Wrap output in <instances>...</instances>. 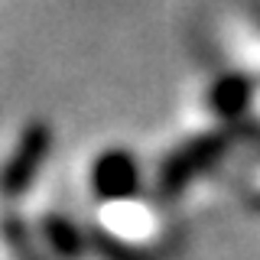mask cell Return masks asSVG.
I'll return each instance as SVG.
<instances>
[{
	"instance_id": "1",
	"label": "cell",
	"mask_w": 260,
	"mask_h": 260,
	"mask_svg": "<svg viewBox=\"0 0 260 260\" xmlns=\"http://www.w3.org/2000/svg\"><path fill=\"white\" fill-rule=\"evenodd\" d=\"M52 143H55V137H52V127H49L46 120L36 117V120H26V124H23L10 156L0 166V195H4L7 202H16L20 195H26L32 189L36 176L43 173V166H46V156H49V150H52Z\"/></svg>"
},
{
	"instance_id": "2",
	"label": "cell",
	"mask_w": 260,
	"mask_h": 260,
	"mask_svg": "<svg viewBox=\"0 0 260 260\" xmlns=\"http://www.w3.org/2000/svg\"><path fill=\"white\" fill-rule=\"evenodd\" d=\"M221 150H224L221 137H199V140L179 146L159 169V195H166V199L179 195L189 185V179H195L202 169H208L211 162L221 156Z\"/></svg>"
},
{
	"instance_id": "3",
	"label": "cell",
	"mask_w": 260,
	"mask_h": 260,
	"mask_svg": "<svg viewBox=\"0 0 260 260\" xmlns=\"http://www.w3.org/2000/svg\"><path fill=\"white\" fill-rule=\"evenodd\" d=\"M91 192L98 202H127L140 192V169L134 153L104 150L91 166Z\"/></svg>"
},
{
	"instance_id": "4",
	"label": "cell",
	"mask_w": 260,
	"mask_h": 260,
	"mask_svg": "<svg viewBox=\"0 0 260 260\" xmlns=\"http://www.w3.org/2000/svg\"><path fill=\"white\" fill-rule=\"evenodd\" d=\"M39 238H43V244L59 260H78L85 250H91L88 231H81V228L72 221L69 215H62V211H46V215L39 218Z\"/></svg>"
},
{
	"instance_id": "5",
	"label": "cell",
	"mask_w": 260,
	"mask_h": 260,
	"mask_svg": "<svg viewBox=\"0 0 260 260\" xmlns=\"http://www.w3.org/2000/svg\"><path fill=\"white\" fill-rule=\"evenodd\" d=\"M0 238H4L7 250L13 254V260H52L46 254L43 247H39V234H32V228L23 221L16 211H7L4 218H0Z\"/></svg>"
},
{
	"instance_id": "6",
	"label": "cell",
	"mask_w": 260,
	"mask_h": 260,
	"mask_svg": "<svg viewBox=\"0 0 260 260\" xmlns=\"http://www.w3.org/2000/svg\"><path fill=\"white\" fill-rule=\"evenodd\" d=\"M91 238V250L101 260H153V254L143 247V244H134V241H124L111 231H101V228H91L88 231Z\"/></svg>"
},
{
	"instance_id": "7",
	"label": "cell",
	"mask_w": 260,
	"mask_h": 260,
	"mask_svg": "<svg viewBox=\"0 0 260 260\" xmlns=\"http://www.w3.org/2000/svg\"><path fill=\"white\" fill-rule=\"evenodd\" d=\"M208 101H211V108L221 114V117H231V114H238L244 108V101H247V81L238 78V75L221 78L215 88H211Z\"/></svg>"
}]
</instances>
